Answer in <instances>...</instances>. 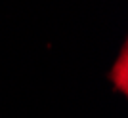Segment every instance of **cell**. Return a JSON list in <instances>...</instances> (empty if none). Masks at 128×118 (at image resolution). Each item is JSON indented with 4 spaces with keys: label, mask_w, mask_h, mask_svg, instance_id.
<instances>
[{
    "label": "cell",
    "mask_w": 128,
    "mask_h": 118,
    "mask_svg": "<svg viewBox=\"0 0 128 118\" xmlns=\"http://www.w3.org/2000/svg\"><path fill=\"white\" fill-rule=\"evenodd\" d=\"M113 80H115V86L120 88L122 91H126V82H128V74H126V50L120 55V61L115 65L113 69Z\"/></svg>",
    "instance_id": "6da1fadb"
}]
</instances>
